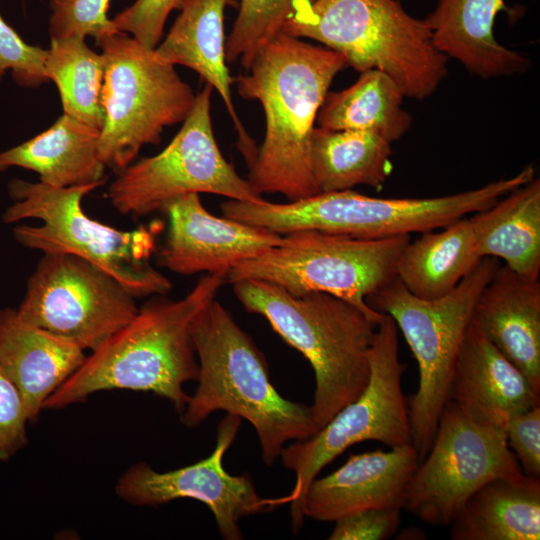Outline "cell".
<instances>
[{
  "label": "cell",
  "instance_id": "cell-1",
  "mask_svg": "<svg viewBox=\"0 0 540 540\" xmlns=\"http://www.w3.org/2000/svg\"><path fill=\"white\" fill-rule=\"evenodd\" d=\"M346 66L341 54L282 32L246 74L233 78L244 99L260 102L266 119L264 141L248 165L247 181L256 194L279 193L295 201L319 193L311 135L333 79Z\"/></svg>",
  "mask_w": 540,
  "mask_h": 540
},
{
  "label": "cell",
  "instance_id": "cell-2",
  "mask_svg": "<svg viewBox=\"0 0 540 540\" xmlns=\"http://www.w3.org/2000/svg\"><path fill=\"white\" fill-rule=\"evenodd\" d=\"M227 272L207 273L179 300L154 298L134 318L86 357L44 403L58 410L113 389L152 392L179 413L190 395L184 384L197 380L199 365L190 333L196 315L226 282Z\"/></svg>",
  "mask_w": 540,
  "mask_h": 540
},
{
  "label": "cell",
  "instance_id": "cell-3",
  "mask_svg": "<svg viewBox=\"0 0 540 540\" xmlns=\"http://www.w3.org/2000/svg\"><path fill=\"white\" fill-rule=\"evenodd\" d=\"M190 333L198 386L180 414L182 424L195 427L216 411L246 419L255 428L267 466L280 457L287 441L319 431L310 407L283 398L274 388L262 353L217 300L196 315Z\"/></svg>",
  "mask_w": 540,
  "mask_h": 540
},
{
  "label": "cell",
  "instance_id": "cell-4",
  "mask_svg": "<svg viewBox=\"0 0 540 540\" xmlns=\"http://www.w3.org/2000/svg\"><path fill=\"white\" fill-rule=\"evenodd\" d=\"M233 290L248 312L263 316L309 361L315 375L310 411L318 430L364 391L378 324L357 307L322 292L295 296L257 279L237 281Z\"/></svg>",
  "mask_w": 540,
  "mask_h": 540
},
{
  "label": "cell",
  "instance_id": "cell-5",
  "mask_svg": "<svg viewBox=\"0 0 540 540\" xmlns=\"http://www.w3.org/2000/svg\"><path fill=\"white\" fill-rule=\"evenodd\" d=\"M532 177V170L525 167L510 178L439 197L376 198L344 190L318 193L286 203L229 199L220 205V209L226 218L280 235L313 229L379 239L440 229L466 214L487 209Z\"/></svg>",
  "mask_w": 540,
  "mask_h": 540
},
{
  "label": "cell",
  "instance_id": "cell-6",
  "mask_svg": "<svg viewBox=\"0 0 540 540\" xmlns=\"http://www.w3.org/2000/svg\"><path fill=\"white\" fill-rule=\"evenodd\" d=\"M282 32L322 43L360 73H386L405 97L430 96L447 75L448 58L434 45L425 20L395 0L306 1Z\"/></svg>",
  "mask_w": 540,
  "mask_h": 540
},
{
  "label": "cell",
  "instance_id": "cell-7",
  "mask_svg": "<svg viewBox=\"0 0 540 540\" xmlns=\"http://www.w3.org/2000/svg\"><path fill=\"white\" fill-rule=\"evenodd\" d=\"M99 186L56 188L12 180L8 191L14 203L2 219L4 223L41 221L38 226H16V241L43 253L78 256L110 274L135 298L166 294L172 283L150 262L160 223L123 231L91 219L82 209V199Z\"/></svg>",
  "mask_w": 540,
  "mask_h": 540
},
{
  "label": "cell",
  "instance_id": "cell-8",
  "mask_svg": "<svg viewBox=\"0 0 540 540\" xmlns=\"http://www.w3.org/2000/svg\"><path fill=\"white\" fill-rule=\"evenodd\" d=\"M500 266L497 258H482L452 291L437 299L413 295L397 278L366 299L372 309L395 321L417 361L419 385L410 398L408 414L412 445L420 461L431 447L448 400L476 302Z\"/></svg>",
  "mask_w": 540,
  "mask_h": 540
},
{
  "label": "cell",
  "instance_id": "cell-9",
  "mask_svg": "<svg viewBox=\"0 0 540 540\" xmlns=\"http://www.w3.org/2000/svg\"><path fill=\"white\" fill-rule=\"evenodd\" d=\"M410 235L357 238L313 229L297 230L228 270L226 282L257 279L295 296L322 292L341 298L379 324L385 314L366 299L396 278L398 258Z\"/></svg>",
  "mask_w": 540,
  "mask_h": 540
},
{
  "label": "cell",
  "instance_id": "cell-10",
  "mask_svg": "<svg viewBox=\"0 0 540 540\" xmlns=\"http://www.w3.org/2000/svg\"><path fill=\"white\" fill-rule=\"evenodd\" d=\"M96 43L104 62L98 152L106 167L120 172L144 145L158 144L166 126L185 120L196 95L175 65L127 33L117 31Z\"/></svg>",
  "mask_w": 540,
  "mask_h": 540
},
{
  "label": "cell",
  "instance_id": "cell-11",
  "mask_svg": "<svg viewBox=\"0 0 540 540\" xmlns=\"http://www.w3.org/2000/svg\"><path fill=\"white\" fill-rule=\"evenodd\" d=\"M369 361L370 378L364 391L315 435L284 446L280 453L283 466L295 474L293 489L282 497L290 504L294 532L303 524V500L310 483L347 448L369 440L389 448L412 444L408 403L402 390L405 365L399 359L398 328L387 314L377 325Z\"/></svg>",
  "mask_w": 540,
  "mask_h": 540
},
{
  "label": "cell",
  "instance_id": "cell-12",
  "mask_svg": "<svg viewBox=\"0 0 540 540\" xmlns=\"http://www.w3.org/2000/svg\"><path fill=\"white\" fill-rule=\"evenodd\" d=\"M212 90L206 84L196 95L182 127L160 153L118 172L107 197L122 215L137 218L162 211L169 201L188 193L263 199L220 152L210 114Z\"/></svg>",
  "mask_w": 540,
  "mask_h": 540
},
{
  "label": "cell",
  "instance_id": "cell-13",
  "mask_svg": "<svg viewBox=\"0 0 540 540\" xmlns=\"http://www.w3.org/2000/svg\"><path fill=\"white\" fill-rule=\"evenodd\" d=\"M520 473L504 429L473 422L447 400L431 447L409 480L403 508L427 524L450 525L484 484Z\"/></svg>",
  "mask_w": 540,
  "mask_h": 540
},
{
  "label": "cell",
  "instance_id": "cell-14",
  "mask_svg": "<svg viewBox=\"0 0 540 540\" xmlns=\"http://www.w3.org/2000/svg\"><path fill=\"white\" fill-rule=\"evenodd\" d=\"M43 254L17 309L24 320L92 352L137 314L135 297L98 266Z\"/></svg>",
  "mask_w": 540,
  "mask_h": 540
},
{
  "label": "cell",
  "instance_id": "cell-15",
  "mask_svg": "<svg viewBox=\"0 0 540 540\" xmlns=\"http://www.w3.org/2000/svg\"><path fill=\"white\" fill-rule=\"evenodd\" d=\"M241 421L227 414L218 426L214 450L196 463L165 472L145 462L131 465L118 478L116 495L133 506H159L180 498L198 500L211 510L222 538L243 539L238 525L241 518L285 504L282 497L261 498L248 473L231 475L224 469V455Z\"/></svg>",
  "mask_w": 540,
  "mask_h": 540
},
{
  "label": "cell",
  "instance_id": "cell-16",
  "mask_svg": "<svg viewBox=\"0 0 540 540\" xmlns=\"http://www.w3.org/2000/svg\"><path fill=\"white\" fill-rule=\"evenodd\" d=\"M162 212L169 227L158 263L177 274L228 272L282 241V235L265 228L214 216L197 193L169 201Z\"/></svg>",
  "mask_w": 540,
  "mask_h": 540
},
{
  "label": "cell",
  "instance_id": "cell-17",
  "mask_svg": "<svg viewBox=\"0 0 540 540\" xmlns=\"http://www.w3.org/2000/svg\"><path fill=\"white\" fill-rule=\"evenodd\" d=\"M419 462L412 444L350 454L340 468L310 483L303 500L304 516L335 522L365 509H402L407 485Z\"/></svg>",
  "mask_w": 540,
  "mask_h": 540
},
{
  "label": "cell",
  "instance_id": "cell-18",
  "mask_svg": "<svg viewBox=\"0 0 540 540\" xmlns=\"http://www.w3.org/2000/svg\"><path fill=\"white\" fill-rule=\"evenodd\" d=\"M448 400L475 423L503 428L540 405V392L471 322L454 366Z\"/></svg>",
  "mask_w": 540,
  "mask_h": 540
},
{
  "label": "cell",
  "instance_id": "cell-19",
  "mask_svg": "<svg viewBox=\"0 0 540 540\" xmlns=\"http://www.w3.org/2000/svg\"><path fill=\"white\" fill-rule=\"evenodd\" d=\"M86 357L80 346L29 323L17 309H0V368L21 393L29 423Z\"/></svg>",
  "mask_w": 540,
  "mask_h": 540
},
{
  "label": "cell",
  "instance_id": "cell-20",
  "mask_svg": "<svg viewBox=\"0 0 540 540\" xmlns=\"http://www.w3.org/2000/svg\"><path fill=\"white\" fill-rule=\"evenodd\" d=\"M471 322L540 392V282L500 266Z\"/></svg>",
  "mask_w": 540,
  "mask_h": 540
},
{
  "label": "cell",
  "instance_id": "cell-21",
  "mask_svg": "<svg viewBox=\"0 0 540 540\" xmlns=\"http://www.w3.org/2000/svg\"><path fill=\"white\" fill-rule=\"evenodd\" d=\"M234 0H185L164 41L154 49L162 61L198 73L222 98L238 133V148L249 164L258 147L242 125L233 105L226 65L224 13Z\"/></svg>",
  "mask_w": 540,
  "mask_h": 540
},
{
  "label": "cell",
  "instance_id": "cell-22",
  "mask_svg": "<svg viewBox=\"0 0 540 540\" xmlns=\"http://www.w3.org/2000/svg\"><path fill=\"white\" fill-rule=\"evenodd\" d=\"M504 0H438L424 20L436 48L481 78L510 76L529 67V59L499 43L493 33Z\"/></svg>",
  "mask_w": 540,
  "mask_h": 540
},
{
  "label": "cell",
  "instance_id": "cell-23",
  "mask_svg": "<svg viewBox=\"0 0 540 540\" xmlns=\"http://www.w3.org/2000/svg\"><path fill=\"white\" fill-rule=\"evenodd\" d=\"M99 137L100 130L63 114L47 130L0 152V171L32 170L40 182L56 188L101 186L106 166L99 157Z\"/></svg>",
  "mask_w": 540,
  "mask_h": 540
},
{
  "label": "cell",
  "instance_id": "cell-24",
  "mask_svg": "<svg viewBox=\"0 0 540 540\" xmlns=\"http://www.w3.org/2000/svg\"><path fill=\"white\" fill-rule=\"evenodd\" d=\"M450 525L453 540H539L540 479L522 472L487 482Z\"/></svg>",
  "mask_w": 540,
  "mask_h": 540
},
{
  "label": "cell",
  "instance_id": "cell-25",
  "mask_svg": "<svg viewBox=\"0 0 540 540\" xmlns=\"http://www.w3.org/2000/svg\"><path fill=\"white\" fill-rule=\"evenodd\" d=\"M480 258L494 257L533 281L540 274V180L533 178L469 217Z\"/></svg>",
  "mask_w": 540,
  "mask_h": 540
},
{
  "label": "cell",
  "instance_id": "cell-26",
  "mask_svg": "<svg viewBox=\"0 0 540 540\" xmlns=\"http://www.w3.org/2000/svg\"><path fill=\"white\" fill-rule=\"evenodd\" d=\"M423 232L403 248L396 278L413 295L432 300L452 291L482 258L476 251L470 218Z\"/></svg>",
  "mask_w": 540,
  "mask_h": 540
},
{
  "label": "cell",
  "instance_id": "cell-27",
  "mask_svg": "<svg viewBox=\"0 0 540 540\" xmlns=\"http://www.w3.org/2000/svg\"><path fill=\"white\" fill-rule=\"evenodd\" d=\"M391 154V142L371 131L315 127L311 135V167L319 193L381 187L393 170Z\"/></svg>",
  "mask_w": 540,
  "mask_h": 540
},
{
  "label": "cell",
  "instance_id": "cell-28",
  "mask_svg": "<svg viewBox=\"0 0 540 540\" xmlns=\"http://www.w3.org/2000/svg\"><path fill=\"white\" fill-rule=\"evenodd\" d=\"M404 97L402 89L390 76L370 69L361 72L350 87L328 92L316 123L329 130L371 131L393 143L411 126V117L403 109Z\"/></svg>",
  "mask_w": 540,
  "mask_h": 540
},
{
  "label": "cell",
  "instance_id": "cell-29",
  "mask_svg": "<svg viewBox=\"0 0 540 540\" xmlns=\"http://www.w3.org/2000/svg\"><path fill=\"white\" fill-rule=\"evenodd\" d=\"M84 39H51L44 70L59 90L64 114L101 130L104 62L101 53L90 49Z\"/></svg>",
  "mask_w": 540,
  "mask_h": 540
},
{
  "label": "cell",
  "instance_id": "cell-30",
  "mask_svg": "<svg viewBox=\"0 0 540 540\" xmlns=\"http://www.w3.org/2000/svg\"><path fill=\"white\" fill-rule=\"evenodd\" d=\"M311 0H241L226 40V61L240 60L247 71L258 53L280 33L296 10Z\"/></svg>",
  "mask_w": 540,
  "mask_h": 540
},
{
  "label": "cell",
  "instance_id": "cell-31",
  "mask_svg": "<svg viewBox=\"0 0 540 540\" xmlns=\"http://www.w3.org/2000/svg\"><path fill=\"white\" fill-rule=\"evenodd\" d=\"M110 0H50L51 39L92 36L99 39L116 29L108 18Z\"/></svg>",
  "mask_w": 540,
  "mask_h": 540
},
{
  "label": "cell",
  "instance_id": "cell-32",
  "mask_svg": "<svg viewBox=\"0 0 540 540\" xmlns=\"http://www.w3.org/2000/svg\"><path fill=\"white\" fill-rule=\"evenodd\" d=\"M47 50L27 44L0 16V80L7 71L18 85L36 87L46 82Z\"/></svg>",
  "mask_w": 540,
  "mask_h": 540
},
{
  "label": "cell",
  "instance_id": "cell-33",
  "mask_svg": "<svg viewBox=\"0 0 540 540\" xmlns=\"http://www.w3.org/2000/svg\"><path fill=\"white\" fill-rule=\"evenodd\" d=\"M185 0H136L111 21L117 30L131 34L142 46L154 50L162 37L164 25L173 10H180Z\"/></svg>",
  "mask_w": 540,
  "mask_h": 540
},
{
  "label": "cell",
  "instance_id": "cell-34",
  "mask_svg": "<svg viewBox=\"0 0 540 540\" xmlns=\"http://www.w3.org/2000/svg\"><path fill=\"white\" fill-rule=\"evenodd\" d=\"M26 407L21 393L0 368V461H7L28 443Z\"/></svg>",
  "mask_w": 540,
  "mask_h": 540
},
{
  "label": "cell",
  "instance_id": "cell-35",
  "mask_svg": "<svg viewBox=\"0 0 540 540\" xmlns=\"http://www.w3.org/2000/svg\"><path fill=\"white\" fill-rule=\"evenodd\" d=\"M401 508H371L356 511L335 521L329 540H385L401 522Z\"/></svg>",
  "mask_w": 540,
  "mask_h": 540
},
{
  "label": "cell",
  "instance_id": "cell-36",
  "mask_svg": "<svg viewBox=\"0 0 540 540\" xmlns=\"http://www.w3.org/2000/svg\"><path fill=\"white\" fill-rule=\"evenodd\" d=\"M507 445L526 475L540 477V405L516 414L504 426Z\"/></svg>",
  "mask_w": 540,
  "mask_h": 540
}]
</instances>
